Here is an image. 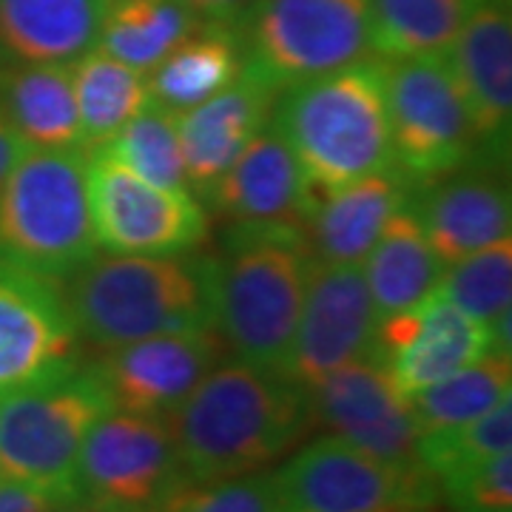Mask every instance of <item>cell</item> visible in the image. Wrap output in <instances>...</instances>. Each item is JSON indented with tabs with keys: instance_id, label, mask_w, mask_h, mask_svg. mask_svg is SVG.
<instances>
[{
	"instance_id": "11",
	"label": "cell",
	"mask_w": 512,
	"mask_h": 512,
	"mask_svg": "<svg viewBox=\"0 0 512 512\" xmlns=\"http://www.w3.org/2000/svg\"><path fill=\"white\" fill-rule=\"evenodd\" d=\"M97 245L111 254H183L205 237V214L191 191L143 180L111 151H86Z\"/></svg>"
},
{
	"instance_id": "40",
	"label": "cell",
	"mask_w": 512,
	"mask_h": 512,
	"mask_svg": "<svg viewBox=\"0 0 512 512\" xmlns=\"http://www.w3.org/2000/svg\"><path fill=\"white\" fill-rule=\"evenodd\" d=\"M501 512H510V510H501Z\"/></svg>"
},
{
	"instance_id": "5",
	"label": "cell",
	"mask_w": 512,
	"mask_h": 512,
	"mask_svg": "<svg viewBox=\"0 0 512 512\" xmlns=\"http://www.w3.org/2000/svg\"><path fill=\"white\" fill-rule=\"evenodd\" d=\"M97 254L83 148H26L0 188V262L60 282Z\"/></svg>"
},
{
	"instance_id": "35",
	"label": "cell",
	"mask_w": 512,
	"mask_h": 512,
	"mask_svg": "<svg viewBox=\"0 0 512 512\" xmlns=\"http://www.w3.org/2000/svg\"><path fill=\"white\" fill-rule=\"evenodd\" d=\"M52 507H57V501L49 493L12 478H0V512H49Z\"/></svg>"
},
{
	"instance_id": "21",
	"label": "cell",
	"mask_w": 512,
	"mask_h": 512,
	"mask_svg": "<svg viewBox=\"0 0 512 512\" xmlns=\"http://www.w3.org/2000/svg\"><path fill=\"white\" fill-rule=\"evenodd\" d=\"M413 185L399 171L370 174L333 191H313L305 234L319 265H362Z\"/></svg>"
},
{
	"instance_id": "26",
	"label": "cell",
	"mask_w": 512,
	"mask_h": 512,
	"mask_svg": "<svg viewBox=\"0 0 512 512\" xmlns=\"http://www.w3.org/2000/svg\"><path fill=\"white\" fill-rule=\"evenodd\" d=\"M72 83L86 148L109 143L151 103L146 72L131 69L100 46L74 60Z\"/></svg>"
},
{
	"instance_id": "20",
	"label": "cell",
	"mask_w": 512,
	"mask_h": 512,
	"mask_svg": "<svg viewBox=\"0 0 512 512\" xmlns=\"http://www.w3.org/2000/svg\"><path fill=\"white\" fill-rule=\"evenodd\" d=\"M427 185L410 211L444 265L510 237V188L495 174L453 171Z\"/></svg>"
},
{
	"instance_id": "24",
	"label": "cell",
	"mask_w": 512,
	"mask_h": 512,
	"mask_svg": "<svg viewBox=\"0 0 512 512\" xmlns=\"http://www.w3.org/2000/svg\"><path fill=\"white\" fill-rule=\"evenodd\" d=\"M441 271L444 262L430 248L416 214L410 205L399 208L362 262L379 322L424 302L439 288Z\"/></svg>"
},
{
	"instance_id": "4",
	"label": "cell",
	"mask_w": 512,
	"mask_h": 512,
	"mask_svg": "<svg viewBox=\"0 0 512 512\" xmlns=\"http://www.w3.org/2000/svg\"><path fill=\"white\" fill-rule=\"evenodd\" d=\"M316 259L299 222H237L217 259V330L234 356L282 370Z\"/></svg>"
},
{
	"instance_id": "25",
	"label": "cell",
	"mask_w": 512,
	"mask_h": 512,
	"mask_svg": "<svg viewBox=\"0 0 512 512\" xmlns=\"http://www.w3.org/2000/svg\"><path fill=\"white\" fill-rule=\"evenodd\" d=\"M245 66L239 29L205 23L146 74L151 103L185 111L234 86Z\"/></svg>"
},
{
	"instance_id": "34",
	"label": "cell",
	"mask_w": 512,
	"mask_h": 512,
	"mask_svg": "<svg viewBox=\"0 0 512 512\" xmlns=\"http://www.w3.org/2000/svg\"><path fill=\"white\" fill-rule=\"evenodd\" d=\"M441 495L458 512L512 510V450L439 481Z\"/></svg>"
},
{
	"instance_id": "39",
	"label": "cell",
	"mask_w": 512,
	"mask_h": 512,
	"mask_svg": "<svg viewBox=\"0 0 512 512\" xmlns=\"http://www.w3.org/2000/svg\"><path fill=\"white\" fill-rule=\"evenodd\" d=\"M393 512H441L439 504L436 507H407V510H393Z\"/></svg>"
},
{
	"instance_id": "14",
	"label": "cell",
	"mask_w": 512,
	"mask_h": 512,
	"mask_svg": "<svg viewBox=\"0 0 512 512\" xmlns=\"http://www.w3.org/2000/svg\"><path fill=\"white\" fill-rule=\"evenodd\" d=\"M379 316L367 291L362 265L313 268L305 308L285 356L282 376L299 387L319 382L330 370L373 353Z\"/></svg>"
},
{
	"instance_id": "2",
	"label": "cell",
	"mask_w": 512,
	"mask_h": 512,
	"mask_svg": "<svg viewBox=\"0 0 512 512\" xmlns=\"http://www.w3.org/2000/svg\"><path fill=\"white\" fill-rule=\"evenodd\" d=\"M63 296L74 330L100 350L148 336L217 328V259L94 254Z\"/></svg>"
},
{
	"instance_id": "12",
	"label": "cell",
	"mask_w": 512,
	"mask_h": 512,
	"mask_svg": "<svg viewBox=\"0 0 512 512\" xmlns=\"http://www.w3.org/2000/svg\"><path fill=\"white\" fill-rule=\"evenodd\" d=\"M225 350L228 345L217 328L183 330L103 350L89 370L111 410L168 419L225 362Z\"/></svg>"
},
{
	"instance_id": "9",
	"label": "cell",
	"mask_w": 512,
	"mask_h": 512,
	"mask_svg": "<svg viewBox=\"0 0 512 512\" xmlns=\"http://www.w3.org/2000/svg\"><path fill=\"white\" fill-rule=\"evenodd\" d=\"M288 512H393L436 507L439 481L419 461H384L336 436H319L274 473Z\"/></svg>"
},
{
	"instance_id": "29",
	"label": "cell",
	"mask_w": 512,
	"mask_h": 512,
	"mask_svg": "<svg viewBox=\"0 0 512 512\" xmlns=\"http://www.w3.org/2000/svg\"><path fill=\"white\" fill-rule=\"evenodd\" d=\"M510 396V356L487 353L473 365L461 367L453 376L410 396V407L419 421L421 433H430V430H444V427H456L464 421L478 419Z\"/></svg>"
},
{
	"instance_id": "6",
	"label": "cell",
	"mask_w": 512,
	"mask_h": 512,
	"mask_svg": "<svg viewBox=\"0 0 512 512\" xmlns=\"http://www.w3.org/2000/svg\"><path fill=\"white\" fill-rule=\"evenodd\" d=\"M106 410L92 370L74 362L0 393V478L37 487L57 504L77 501V458Z\"/></svg>"
},
{
	"instance_id": "3",
	"label": "cell",
	"mask_w": 512,
	"mask_h": 512,
	"mask_svg": "<svg viewBox=\"0 0 512 512\" xmlns=\"http://www.w3.org/2000/svg\"><path fill=\"white\" fill-rule=\"evenodd\" d=\"M271 128L282 137L313 191L396 171L387 126L384 57L282 89Z\"/></svg>"
},
{
	"instance_id": "38",
	"label": "cell",
	"mask_w": 512,
	"mask_h": 512,
	"mask_svg": "<svg viewBox=\"0 0 512 512\" xmlns=\"http://www.w3.org/2000/svg\"><path fill=\"white\" fill-rule=\"evenodd\" d=\"M49 512H100V510H94V507H89V504H80V501H66V504H57V507H52Z\"/></svg>"
},
{
	"instance_id": "30",
	"label": "cell",
	"mask_w": 512,
	"mask_h": 512,
	"mask_svg": "<svg viewBox=\"0 0 512 512\" xmlns=\"http://www.w3.org/2000/svg\"><path fill=\"white\" fill-rule=\"evenodd\" d=\"M436 293L478 325L493 328V322L512 311V239H498L444 265Z\"/></svg>"
},
{
	"instance_id": "37",
	"label": "cell",
	"mask_w": 512,
	"mask_h": 512,
	"mask_svg": "<svg viewBox=\"0 0 512 512\" xmlns=\"http://www.w3.org/2000/svg\"><path fill=\"white\" fill-rule=\"evenodd\" d=\"M26 143L18 137V131L9 126L0 114V188L6 183V177L12 174V168L18 165V160L26 151Z\"/></svg>"
},
{
	"instance_id": "32",
	"label": "cell",
	"mask_w": 512,
	"mask_h": 512,
	"mask_svg": "<svg viewBox=\"0 0 512 512\" xmlns=\"http://www.w3.org/2000/svg\"><path fill=\"white\" fill-rule=\"evenodd\" d=\"M103 148L148 183L191 191L174 111L163 109L157 103H148L126 128H120L109 143H103Z\"/></svg>"
},
{
	"instance_id": "19",
	"label": "cell",
	"mask_w": 512,
	"mask_h": 512,
	"mask_svg": "<svg viewBox=\"0 0 512 512\" xmlns=\"http://www.w3.org/2000/svg\"><path fill=\"white\" fill-rule=\"evenodd\" d=\"M211 205L234 222H302L313 188L271 123L245 146L234 165L205 191Z\"/></svg>"
},
{
	"instance_id": "1",
	"label": "cell",
	"mask_w": 512,
	"mask_h": 512,
	"mask_svg": "<svg viewBox=\"0 0 512 512\" xmlns=\"http://www.w3.org/2000/svg\"><path fill=\"white\" fill-rule=\"evenodd\" d=\"M165 421L191 484L262 473L311 433L305 387L242 359L220 362Z\"/></svg>"
},
{
	"instance_id": "27",
	"label": "cell",
	"mask_w": 512,
	"mask_h": 512,
	"mask_svg": "<svg viewBox=\"0 0 512 512\" xmlns=\"http://www.w3.org/2000/svg\"><path fill=\"white\" fill-rule=\"evenodd\" d=\"M202 26L205 20L180 0H111L97 46L148 74Z\"/></svg>"
},
{
	"instance_id": "10",
	"label": "cell",
	"mask_w": 512,
	"mask_h": 512,
	"mask_svg": "<svg viewBox=\"0 0 512 512\" xmlns=\"http://www.w3.org/2000/svg\"><path fill=\"white\" fill-rule=\"evenodd\" d=\"M185 481L165 419L106 410L77 458V501L100 512H154Z\"/></svg>"
},
{
	"instance_id": "8",
	"label": "cell",
	"mask_w": 512,
	"mask_h": 512,
	"mask_svg": "<svg viewBox=\"0 0 512 512\" xmlns=\"http://www.w3.org/2000/svg\"><path fill=\"white\" fill-rule=\"evenodd\" d=\"M384 94L393 168L410 185L461 171L478 137L444 55L384 57Z\"/></svg>"
},
{
	"instance_id": "33",
	"label": "cell",
	"mask_w": 512,
	"mask_h": 512,
	"mask_svg": "<svg viewBox=\"0 0 512 512\" xmlns=\"http://www.w3.org/2000/svg\"><path fill=\"white\" fill-rule=\"evenodd\" d=\"M154 512H288L274 473L191 484L183 481Z\"/></svg>"
},
{
	"instance_id": "18",
	"label": "cell",
	"mask_w": 512,
	"mask_h": 512,
	"mask_svg": "<svg viewBox=\"0 0 512 512\" xmlns=\"http://www.w3.org/2000/svg\"><path fill=\"white\" fill-rule=\"evenodd\" d=\"M274 100V89L242 69L237 83L225 92L174 114L191 191L205 194L256 134L268 128Z\"/></svg>"
},
{
	"instance_id": "22",
	"label": "cell",
	"mask_w": 512,
	"mask_h": 512,
	"mask_svg": "<svg viewBox=\"0 0 512 512\" xmlns=\"http://www.w3.org/2000/svg\"><path fill=\"white\" fill-rule=\"evenodd\" d=\"M111 0H0L3 63H63L100 43Z\"/></svg>"
},
{
	"instance_id": "13",
	"label": "cell",
	"mask_w": 512,
	"mask_h": 512,
	"mask_svg": "<svg viewBox=\"0 0 512 512\" xmlns=\"http://www.w3.org/2000/svg\"><path fill=\"white\" fill-rule=\"evenodd\" d=\"M305 396L311 427H322L384 461H419L416 441L421 430L410 399L373 353L330 370L305 387Z\"/></svg>"
},
{
	"instance_id": "17",
	"label": "cell",
	"mask_w": 512,
	"mask_h": 512,
	"mask_svg": "<svg viewBox=\"0 0 512 512\" xmlns=\"http://www.w3.org/2000/svg\"><path fill=\"white\" fill-rule=\"evenodd\" d=\"M481 140H504L512 117L510 0H481L444 52Z\"/></svg>"
},
{
	"instance_id": "36",
	"label": "cell",
	"mask_w": 512,
	"mask_h": 512,
	"mask_svg": "<svg viewBox=\"0 0 512 512\" xmlns=\"http://www.w3.org/2000/svg\"><path fill=\"white\" fill-rule=\"evenodd\" d=\"M180 3L188 6L205 23L239 29L242 20L248 18V12H251V6H254L256 0H180Z\"/></svg>"
},
{
	"instance_id": "7",
	"label": "cell",
	"mask_w": 512,
	"mask_h": 512,
	"mask_svg": "<svg viewBox=\"0 0 512 512\" xmlns=\"http://www.w3.org/2000/svg\"><path fill=\"white\" fill-rule=\"evenodd\" d=\"M239 37L242 69L276 94L373 52L367 0H256Z\"/></svg>"
},
{
	"instance_id": "23",
	"label": "cell",
	"mask_w": 512,
	"mask_h": 512,
	"mask_svg": "<svg viewBox=\"0 0 512 512\" xmlns=\"http://www.w3.org/2000/svg\"><path fill=\"white\" fill-rule=\"evenodd\" d=\"M0 114L29 148H83L72 66L0 60Z\"/></svg>"
},
{
	"instance_id": "15",
	"label": "cell",
	"mask_w": 512,
	"mask_h": 512,
	"mask_svg": "<svg viewBox=\"0 0 512 512\" xmlns=\"http://www.w3.org/2000/svg\"><path fill=\"white\" fill-rule=\"evenodd\" d=\"M487 353H493L490 328L436 291L416 308L382 319L373 342V356L407 399Z\"/></svg>"
},
{
	"instance_id": "16",
	"label": "cell",
	"mask_w": 512,
	"mask_h": 512,
	"mask_svg": "<svg viewBox=\"0 0 512 512\" xmlns=\"http://www.w3.org/2000/svg\"><path fill=\"white\" fill-rule=\"evenodd\" d=\"M72 313L55 282L0 262V393L72 362Z\"/></svg>"
},
{
	"instance_id": "31",
	"label": "cell",
	"mask_w": 512,
	"mask_h": 512,
	"mask_svg": "<svg viewBox=\"0 0 512 512\" xmlns=\"http://www.w3.org/2000/svg\"><path fill=\"white\" fill-rule=\"evenodd\" d=\"M504 450H512V396L478 419L421 433L416 441V458L436 481L464 473Z\"/></svg>"
},
{
	"instance_id": "28",
	"label": "cell",
	"mask_w": 512,
	"mask_h": 512,
	"mask_svg": "<svg viewBox=\"0 0 512 512\" xmlns=\"http://www.w3.org/2000/svg\"><path fill=\"white\" fill-rule=\"evenodd\" d=\"M481 0H367L370 49L379 57L444 55Z\"/></svg>"
}]
</instances>
